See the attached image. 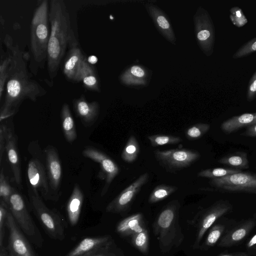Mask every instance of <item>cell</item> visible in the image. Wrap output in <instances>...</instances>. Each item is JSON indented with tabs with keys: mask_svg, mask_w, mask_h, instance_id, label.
<instances>
[{
	"mask_svg": "<svg viewBox=\"0 0 256 256\" xmlns=\"http://www.w3.org/2000/svg\"><path fill=\"white\" fill-rule=\"evenodd\" d=\"M178 188L176 186L162 184L156 186L148 198V202L154 204L159 202L176 192Z\"/></svg>",
	"mask_w": 256,
	"mask_h": 256,
	"instance_id": "obj_28",
	"label": "cell"
},
{
	"mask_svg": "<svg viewBox=\"0 0 256 256\" xmlns=\"http://www.w3.org/2000/svg\"><path fill=\"white\" fill-rule=\"evenodd\" d=\"M50 3L48 0L38 1L30 23V64L38 69L43 67L47 60L48 48L50 34L49 22Z\"/></svg>",
	"mask_w": 256,
	"mask_h": 256,
	"instance_id": "obj_3",
	"label": "cell"
},
{
	"mask_svg": "<svg viewBox=\"0 0 256 256\" xmlns=\"http://www.w3.org/2000/svg\"><path fill=\"white\" fill-rule=\"evenodd\" d=\"M9 212L8 207L4 202H0V248L3 246L6 220Z\"/></svg>",
	"mask_w": 256,
	"mask_h": 256,
	"instance_id": "obj_38",
	"label": "cell"
},
{
	"mask_svg": "<svg viewBox=\"0 0 256 256\" xmlns=\"http://www.w3.org/2000/svg\"><path fill=\"white\" fill-rule=\"evenodd\" d=\"M78 44L76 40L70 45L62 66V72L66 78L74 82H80L82 62L86 58Z\"/></svg>",
	"mask_w": 256,
	"mask_h": 256,
	"instance_id": "obj_13",
	"label": "cell"
},
{
	"mask_svg": "<svg viewBox=\"0 0 256 256\" xmlns=\"http://www.w3.org/2000/svg\"><path fill=\"white\" fill-rule=\"evenodd\" d=\"M140 152V145L136 136L131 135L128 138L122 152L121 158L126 162L131 164L138 158Z\"/></svg>",
	"mask_w": 256,
	"mask_h": 256,
	"instance_id": "obj_27",
	"label": "cell"
},
{
	"mask_svg": "<svg viewBox=\"0 0 256 256\" xmlns=\"http://www.w3.org/2000/svg\"><path fill=\"white\" fill-rule=\"evenodd\" d=\"M62 126L64 135L68 142L72 143L77 138V132L69 105L64 103L60 112Z\"/></svg>",
	"mask_w": 256,
	"mask_h": 256,
	"instance_id": "obj_24",
	"label": "cell"
},
{
	"mask_svg": "<svg viewBox=\"0 0 256 256\" xmlns=\"http://www.w3.org/2000/svg\"></svg>",
	"mask_w": 256,
	"mask_h": 256,
	"instance_id": "obj_48",
	"label": "cell"
},
{
	"mask_svg": "<svg viewBox=\"0 0 256 256\" xmlns=\"http://www.w3.org/2000/svg\"><path fill=\"white\" fill-rule=\"evenodd\" d=\"M84 196L80 186L75 184L66 204V212L71 226L76 225L78 221Z\"/></svg>",
	"mask_w": 256,
	"mask_h": 256,
	"instance_id": "obj_20",
	"label": "cell"
},
{
	"mask_svg": "<svg viewBox=\"0 0 256 256\" xmlns=\"http://www.w3.org/2000/svg\"><path fill=\"white\" fill-rule=\"evenodd\" d=\"M218 256H248L245 253H236V254H221Z\"/></svg>",
	"mask_w": 256,
	"mask_h": 256,
	"instance_id": "obj_46",
	"label": "cell"
},
{
	"mask_svg": "<svg viewBox=\"0 0 256 256\" xmlns=\"http://www.w3.org/2000/svg\"><path fill=\"white\" fill-rule=\"evenodd\" d=\"M154 153L160 165L170 172L190 166L200 157L198 152L188 148L156 150Z\"/></svg>",
	"mask_w": 256,
	"mask_h": 256,
	"instance_id": "obj_6",
	"label": "cell"
},
{
	"mask_svg": "<svg viewBox=\"0 0 256 256\" xmlns=\"http://www.w3.org/2000/svg\"><path fill=\"white\" fill-rule=\"evenodd\" d=\"M230 19L236 27L240 28L244 26L248 20L240 8L234 6L230 10Z\"/></svg>",
	"mask_w": 256,
	"mask_h": 256,
	"instance_id": "obj_35",
	"label": "cell"
},
{
	"mask_svg": "<svg viewBox=\"0 0 256 256\" xmlns=\"http://www.w3.org/2000/svg\"><path fill=\"white\" fill-rule=\"evenodd\" d=\"M157 22L158 26L163 29L169 28L170 25L166 19V18L163 16H158L156 19Z\"/></svg>",
	"mask_w": 256,
	"mask_h": 256,
	"instance_id": "obj_41",
	"label": "cell"
},
{
	"mask_svg": "<svg viewBox=\"0 0 256 256\" xmlns=\"http://www.w3.org/2000/svg\"><path fill=\"white\" fill-rule=\"evenodd\" d=\"M28 196L32 210L46 234L54 240H64L67 224L61 214L48 208L38 193L30 189Z\"/></svg>",
	"mask_w": 256,
	"mask_h": 256,
	"instance_id": "obj_4",
	"label": "cell"
},
{
	"mask_svg": "<svg viewBox=\"0 0 256 256\" xmlns=\"http://www.w3.org/2000/svg\"><path fill=\"white\" fill-rule=\"evenodd\" d=\"M112 244V240L110 236L86 238L64 256H88Z\"/></svg>",
	"mask_w": 256,
	"mask_h": 256,
	"instance_id": "obj_18",
	"label": "cell"
},
{
	"mask_svg": "<svg viewBox=\"0 0 256 256\" xmlns=\"http://www.w3.org/2000/svg\"><path fill=\"white\" fill-rule=\"evenodd\" d=\"M10 62L9 52L7 50L6 56L1 59L0 63V99L2 100V94L5 90L7 78L8 77V70Z\"/></svg>",
	"mask_w": 256,
	"mask_h": 256,
	"instance_id": "obj_33",
	"label": "cell"
},
{
	"mask_svg": "<svg viewBox=\"0 0 256 256\" xmlns=\"http://www.w3.org/2000/svg\"><path fill=\"white\" fill-rule=\"evenodd\" d=\"M6 151L14 180L19 186L22 185V168L19 154L17 136L12 130L4 126Z\"/></svg>",
	"mask_w": 256,
	"mask_h": 256,
	"instance_id": "obj_14",
	"label": "cell"
},
{
	"mask_svg": "<svg viewBox=\"0 0 256 256\" xmlns=\"http://www.w3.org/2000/svg\"><path fill=\"white\" fill-rule=\"evenodd\" d=\"M149 174L144 172L122 191L107 206L108 212L122 214L128 210L136 195L148 182Z\"/></svg>",
	"mask_w": 256,
	"mask_h": 256,
	"instance_id": "obj_11",
	"label": "cell"
},
{
	"mask_svg": "<svg viewBox=\"0 0 256 256\" xmlns=\"http://www.w3.org/2000/svg\"><path fill=\"white\" fill-rule=\"evenodd\" d=\"M4 42L10 62L4 101L0 110L1 122L15 114L24 100L28 99L35 102L46 92L38 82L32 78L27 66L26 55L18 45H13L11 38L8 35Z\"/></svg>",
	"mask_w": 256,
	"mask_h": 256,
	"instance_id": "obj_1",
	"label": "cell"
},
{
	"mask_svg": "<svg viewBox=\"0 0 256 256\" xmlns=\"http://www.w3.org/2000/svg\"><path fill=\"white\" fill-rule=\"evenodd\" d=\"M242 172L238 168H216L202 170L197 174L198 176L211 179L221 178Z\"/></svg>",
	"mask_w": 256,
	"mask_h": 256,
	"instance_id": "obj_29",
	"label": "cell"
},
{
	"mask_svg": "<svg viewBox=\"0 0 256 256\" xmlns=\"http://www.w3.org/2000/svg\"><path fill=\"white\" fill-rule=\"evenodd\" d=\"M131 73L134 76L142 78L144 76V72L140 67L134 66L132 67L130 69Z\"/></svg>",
	"mask_w": 256,
	"mask_h": 256,
	"instance_id": "obj_43",
	"label": "cell"
},
{
	"mask_svg": "<svg viewBox=\"0 0 256 256\" xmlns=\"http://www.w3.org/2000/svg\"><path fill=\"white\" fill-rule=\"evenodd\" d=\"M256 52V36L242 46L232 55V58L238 59L246 57Z\"/></svg>",
	"mask_w": 256,
	"mask_h": 256,
	"instance_id": "obj_36",
	"label": "cell"
},
{
	"mask_svg": "<svg viewBox=\"0 0 256 256\" xmlns=\"http://www.w3.org/2000/svg\"><path fill=\"white\" fill-rule=\"evenodd\" d=\"M256 244V234L254 235L247 244L248 248H251Z\"/></svg>",
	"mask_w": 256,
	"mask_h": 256,
	"instance_id": "obj_44",
	"label": "cell"
},
{
	"mask_svg": "<svg viewBox=\"0 0 256 256\" xmlns=\"http://www.w3.org/2000/svg\"><path fill=\"white\" fill-rule=\"evenodd\" d=\"M255 124H256V112L244 113L234 116L224 121L220 125V128L222 132L229 134L240 128H248Z\"/></svg>",
	"mask_w": 256,
	"mask_h": 256,
	"instance_id": "obj_21",
	"label": "cell"
},
{
	"mask_svg": "<svg viewBox=\"0 0 256 256\" xmlns=\"http://www.w3.org/2000/svg\"><path fill=\"white\" fill-rule=\"evenodd\" d=\"M179 208L177 200L170 202L162 210L156 220L154 232L162 246H170L175 238Z\"/></svg>",
	"mask_w": 256,
	"mask_h": 256,
	"instance_id": "obj_8",
	"label": "cell"
},
{
	"mask_svg": "<svg viewBox=\"0 0 256 256\" xmlns=\"http://www.w3.org/2000/svg\"><path fill=\"white\" fill-rule=\"evenodd\" d=\"M218 162L238 168H249L248 154L244 152H236L225 156L218 160Z\"/></svg>",
	"mask_w": 256,
	"mask_h": 256,
	"instance_id": "obj_26",
	"label": "cell"
},
{
	"mask_svg": "<svg viewBox=\"0 0 256 256\" xmlns=\"http://www.w3.org/2000/svg\"><path fill=\"white\" fill-rule=\"evenodd\" d=\"M6 227L9 232L6 248L8 256H37L10 210L6 217Z\"/></svg>",
	"mask_w": 256,
	"mask_h": 256,
	"instance_id": "obj_9",
	"label": "cell"
},
{
	"mask_svg": "<svg viewBox=\"0 0 256 256\" xmlns=\"http://www.w3.org/2000/svg\"><path fill=\"white\" fill-rule=\"evenodd\" d=\"M200 23L197 38L200 42L206 54L210 56L214 50L215 34L214 24L206 12H203Z\"/></svg>",
	"mask_w": 256,
	"mask_h": 256,
	"instance_id": "obj_19",
	"label": "cell"
},
{
	"mask_svg": "<svg viewBox=\"0 0 256 256\" xmlns=\"http://www.w3.org/2000/svg\"><path fill=\"white\" fill-rule=\"evenodd\" d=\"M8 252L6 248L4 246L0 248V256H8Z\"/></svg>",
	"mask_w": 256,
	"mask_h": 256,
	"instance_id": "obj_45",
	"label": "cell"
},
{
	"mask_svg": "<svg viewBox=\"0 0 256 256\" xmlns=\"http://www.w3.org/2000/svg\"><path fill=\"white\" fill-rule=\"evenodd\" d=\"M210 125L198 123L188 127L185 130V136L188 140H198L202 137L210 129Z\"/></svg>",
	"mask_w": 256,
	"mask_h": 256,
	"instance_id": "obj_32",
	"label": "cell"
},
{
	"mask_svg": "<svg viewBox=\"0 0 256 256\" xmlns=\"http://www.w3.org/2000/svg\"><path fill=\"white\" fill-rule=\"evenodd\" d=\"M224 229L222 225H216L213 226L206 238L205 245L208 246H214L222 236Z\"/></svg>",
	"mask_w": 256,
	"mask_h": 256,
	"instance_id": "obj_37",
	"label": "cell"
},
{
	"mask_svg": "<svg viewBox=\"0 0 256 256\" xmlns=\"http://www.w3.org/2000/svg\"><path fill=\"white\" fill-rule=\"evenodd\" d=\"M4 124L0 126V162H2L3 154L6 151V138L4 132Z\"/></svg>",
	"mask_w": 256,
	"mask_h": 256,
	"instance_id": "obj_40",
	"label": "cell"
},
{
	"mask_svg": "<svg viewBox=\"0 0 256 256\" xmlns=\"http://www.w3.org/2000/svg\"><path fill=\"white\" fill-rule=\"evenodd\" d=\"M26 172L31 190L46 200H52L47 174L42 162L38 158H31L28 163Z\"/></svg>",
	"mask_w": 256,
	"mask_h": 256,
	"instance_id": "obj_12",
	"label": "cell"
},
{
	"mask_svg": "<svg viewBox=\"0 0 256 256\" xmlns=\"http://www.w3.org/2000/svg\"><path fill=\"white\" fill-rule=\"evenodd\" d=\"M118 233L122 236H133L146 229L143 216L138 213L122 220L116 226Z\"/></svg>",
	"mask_w": 256,
	"mask_h": 256,
	"instance_id": "obj_22",
	"label": "cell"
},
{
	"mask_svg": "<svg viewBox=\"0 0 256 256\" xmlns=\"http://www.w3.org/2000/svg\"><path fill=\"white\" fill-rule=\"evenodd\" d=\"M49 22L50 34L46 60L48 74L52 80L57 76L67 48L77 40L63 0L50 1Z\"/></svg>",
	"mask_w": 256,
	"mask_h": 256,
	"instance_id": "obj_2",
	"label": "cell"
},
{
	"mask_svg": "<svg viewBox=\"0 0 256 256\" xmlns=\"http://www.w3.org/2000/svg\"><path fill=\"white\" fill-rule=\"evenodd\" d=\"M8 208L22 231L38 248L42 246L43 238L27 208L25 201L16 190L10 198Z\"/></svg>",
	"mask_w": 256,
	"mask_h": 256,
	"instance_id": "obj_5",
	"label": "cell"
},
{
	"mask_svg": "<svg viewBox=\"0 0 256 256\" xmlns=\"http://www.w3.org/2000/svg\"><path fill=\"white\" fill-rule=\"evenodd\" d=\"M132 244L142 253L146 254L148 251V234L146 228L143 231L132 236Z\"/></svg>",
	"mask_w": 256,
	"mask_h": 256,
	"instance_id": "obj_34",
	"label": "cell"
},
{
	"mask_svg": "<svg viewBox=\"0 0 256 256\" xmlns=\"http://www.w3.org/2000/svg\"><path fill=\"white\" fill-rule=\"evenodd\" d=\"M209 184L216 191L256 194V174L240 172L211 179Z\"/></svg>",
	"mask_w": 256,
	"mask_h": 256,
	"instance_id": "obj_7",
	"label": "cell"
},
{
	"mask_svg": "<svg viewBox=\"0 0 256 256\" xmlns=\"http://www.w3.org/2000/svg\"><path fill=\"white\" fill-rule=\"evenodd\" d=\"M148 140L153 147L163 146L167 144H179L182 140L180 136L166 134H156L148 136Z\"/></svg>",
	"mask_w": 256,
	"mask_h": 256,
	"instance_id": "obj_30",
	"label": "cell"
},
{
	"mask_svg": "<svg viewBox=\"0 0 256 256\" xmlns=\"http://www.w3.org/2000/svg\"><path fill=\"white\" fill-rule=\"evenodd\" d=\"M232 208L230 202L226 200H220L210 206L202 215L198 228L196 238L194 243L196 247L207 230L220 216L226 214Z\"/></svg>",
	"mask_w": 256,
	"mask_h": 256,
	"instance_id": "obj_15",
	"label": "cell"
},
{
	"mask_svg": "<svg viewBox=\"0 0 256 256\" xmlns=\"http://www.w3.org/2000/svg\"><path fill=\"white\" fill-rule=\"evenodd\" d=\"M82 155L100 164V170L98 176L105 180L101 192L104 196L115 178L118 174L120 168L118 164L106 154L95 148L88 147L83 150Z\"/></svg>",
	"mask_w": 256,
	"mask_h": 256,
	"instance_id": "obj_10",
	"label": "cell"
},
{
	"mask_svg": "<svg viewBox=\"0 0 256 256\" xmlns=\"http://www.w3.org/2000/svg\"><path fill=\"white\" fill-rule=\"evenodd\" d=\"M246 97L249 102L252 101L256 97V70L248 83Z\"/></svg>",
	"mask_w": 256,
	"mask_h": 256,
	"instance_id": "obj_39",
	"label": "cell"
},
{
	"mask_svg": "<svg viewBox=\"0 0 256 256\" xmlns=\"http://www.w3.org/2000/svg\"><path fill=\"white\" fill-rule=\"evenodd\" d=\"M80 82L89 90L100 92L99 81L94 66L86 58L83 60L80 73Z\"/></svg>",
	"mask_w": 256,
	"mask_h": 256,
	"instance_id": "obj_23",
	"label": "cell"
},
{
	"mask_svg": "<svg viewBox=\"0 0 256 256\" xmlns=\"http://www.w3.org/2000/svg\"><path fill=\"white\" fill-rule=\"evenodd\" d=\"M241 134L244 136L256 137V124L247 128L246 131Z\"/></svg>",
	"mask_w": 256,
	"mask_h": 256,
	"instance_id": "obj_42",
	"label": "cell"
},
{
	"mask_svg": "<svg viewBox=\"0 0 256 256\" xmlns=\"http://www.w3.org/2000/svg\"><path fill=\"white\" fill-rule=\"evenodd\" d=\"M15 190L16 189L10 184L4 174L3 168H2L0 173V202H4L8 207L10 198Z\"/></svg>",
	"mask_w": 256,
	"mask_h": 256,
	"instance_id": "obj_31",
	"label": "cell"
},
{
	"mask_svg": "<svg viewBox=\"0 0 256 256\" xmlns=\"http://www.w3.org/2000/svg\"><path fill=\"white\" fill-rule=\"evenodd\" d=\"M46 174L50 188L54 192L58 191L60 186L62 170L58 154L56 148L48 146L44 150Z\"/></svg>",
	"mask_w": 256,
	"mask_h": 256,
	"instance_id": "obj_16",
	"label": "cell"
},
{
	"mask_svg": "<svg viewBox=\"0 0 256 256\" xmlns=\"http://www.w3.org/2000/svg\"></svg>",
	"mask_w": 256,
	"mask_h": 256,
	"instance_id": "obj_47",
	"label": "cell"
},
{
	"mask_svg": "<svg viewBox=\"0 0 256 256\" xmlns=\"http://www.w3.org/2000/svg\"><path fill=\"white\" fill-rule=\"evenodd\" d=\"M253 220H248L237 228L227 234L219 242V246H228L234 245L244 238L253 228Z\"/></svg>",
	"mask_w": 256,
	"mask_h": 256,
	"instance_id": "obj_25",
	"label": "cell"
},
{
	"mask_svg": "<svg viewBox=\"0 0 256 256\" xmlns=\"http://www.w3.org/2000/svg\"><path fill=\"white\" fill-rule=\"evenodd\" d=\"M76 116L85 127L92 126L97 120L100 114V105L96 101L88 102L84 96L72 101Z\"/></svg>",
	"mask_w": 256,
	"mask_h": 256,
	"instance_id": "obj_17",
	"label": "cell"
}]
</instances>
